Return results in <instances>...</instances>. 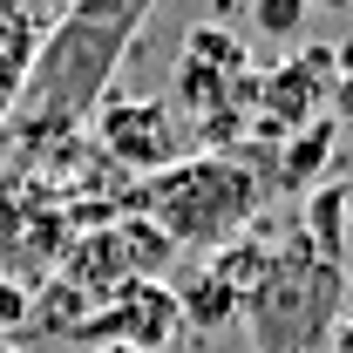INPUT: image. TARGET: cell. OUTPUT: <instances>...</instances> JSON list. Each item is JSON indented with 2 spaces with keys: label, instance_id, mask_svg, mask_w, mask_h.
Wrapping results in <instances>:
<instances>
[{
  "label": "cell",
  "instance_id": "6da1fadb",
  "mask_svg": "<svg viewBox=\"0 0 353 353\" xmlns=\"http://www.w3.org/2000/svg\"><path fill=\"white\" fill-rule=\"evenodd\" d=\"M265 204V170H252L238 150H197V157H176L157 176H136L130 211L163 245H190V252H218L238 231H252Z\"/></svg>",
  "mask_w": 353,
  "mask_h": 353
},
{
  "label": "cell",
  "instance_id": "7a4b0ae2",
  "mask_svg": "<svg viewBox=\"0 0 353 353\" xmlns=\"http://www.w3.org/2000/svg\"><path fill=\"white\" fill-rule=\"evenodd\" d=\"M340 312H347V259L312 252L292 224V238L272 252L238 319L259 353H326V333Z\"/></svg>",
  "mask_w": 353,
  "mask_h": 353
},
{
  "label": "cell",
  "instance_id": "3957f363",
  "mask_svg": "<svg viewBox=\"0 0 353 353\" xmlns=\"http://www.w3.org/2000/svg\"><path fill=\"white\" fill-rule=\"evenodd\" d=\"M259 61L252 48L224 28H190L183 54H176V109L204 130V143L218 150L224 136L245 123V109H259Z\"/></svg>",
  "mask_w": 353,
  "mask_h": 353
},
{
  "label": "cell",
  "instance_id": "277c9868",
  "mask_svg": "<svg viewBox=\"0 0 353 353\" xmlns=\"http://www.w3.org/2000/svg\"><path fill=\"white\" fill-rule=\"evenodd\" d=\"M95 143L109 163H123L136 176H157L163 163L183 157V130L163 102H143V95H102L95 102Z\"/></svg>",
  "mask_w": 353,
  "mask_h": 353
},
{
  "label": "cell",
  "instance_id": "5b68a950",
  "mask_svg": "<svg viewBox=\"0 0 353 353\" xmlns=\"http://www.w3.org/2000/svg\"><path fill=\"white\" fill-rule=\"evenodd\" d=\"M176 326H183V306H176L170 285H157V279H130L95 312H82V333L95 347H130V353H163L176 340Z\"/></svg>",
  "mask_w": 353,
  "mask_h": 353
},
{
  "label": "cell",
  "instance_id": "8992f818",
  "mask_svg": "<svg viewBox=\"0 0 353 353\" xmlns=\"http://www.w3.org/2000/svg\"><path fill=\"white\" fill-rule=\"evenodd\" d=\"M326 48H299L285 54V68H265L259 75V123L272 136H299L312 123H326Z\"/></svg>",
  "mask_w": 353,
  "mask_h": 353
},
{
  "label": "cell",
  "instance_id": "52a82bcc",
  "mask_svg": "<svg viewBox=\"0 0 353 353\" xmlns=\"http://www.w3.org/2000/svg\"><path fill=\"white\" fill-rule=\"evenodd\" d=\"M28 68H34V34H28L21 21H0V109H14V102H21Z\"/></svg>",
  "mask_w": 353,
  "mask_h": 353
},
{
  "label": "cell",
  "instance_id": "ba28073f",
  "mask_svg": "<svg viewBox=\"0 0 353 353\" xmlns=\"http://www.w3.org/2000/svg\"><path fill=\"white\" fill-rule=\"evenodd\" d=\"M306 0H252V34L259 41H299Z\"/></svg>",
  "mask_w": 353,
  "mask_h": 353
},
{
  "label": "cell",
  "instance_id": "9c48e42d",
  "mask_svg": "<svg viewBox=\"0 0 353 353\" xmlns=\"http://www.w3.org/2000/svg\"><path fill=\"white\" fill-rule=\"evenodd\" d=\"M326 109L353 123V41L326 48Z\"/></svg>",
  "mask_w": 353,
  "mask_h": 353
},
{
  "label": "cell",
  "instance_id": "30bf717a",
  "mask_svg": "<svg viewBox=\"0 0 353 353\" xmlns=\"http://www.w3.org/2000/svg\"><path fill=\"white\" fill-rule=\"evenodd\" d=\"M21 319H28V299H21L14 285H0V340H7V333H14Z\"/></svg>",
  "mask_w": 353,
  "mask_h": 353
},
{
  "label": "cell",
  "instance_id": "8fae6325",
  "mask_svg": "<svg viewBox=\"0 0 353 353\" xmlns=\"http://www.w3.org/2000/svg\"><path fill=\"white\" fill-rule=\"evenodd\" d=\"M326 353H353V306L333 319V333H326Z\"/></svg>",
  "mask_w": 353,
  "mask_h": 353
},
{
  "label": "cell",
  "instance_id": "7c38bea8",
  "mask_svg": "<svg viewBox=\"0 0 353 353\" xmlns=\"http://www.w3.org/2000/svg\"><path fill=\"white\" fill-rule=\"evenodd\" d=\"M312 7H319V14H347L353 0H306V14H312Z\"/></svg>",
  "mask_w": 353,
  "mask_h": 353
},
{
  "label": "cell",
  "instance_id": "4fadbf2b",
  "mask_svg": "<svg viewBox=\"0 0 353 353\" xmlns=\"http://www.w3.org/2000/svg\"><path fill=\"white\" fill-rule=\"evenodd\" d=\"M88 353H130V347H88Z\"/></svg>",
  "mask_w": 353,
  "mask_h": 353
}]
</instances>
